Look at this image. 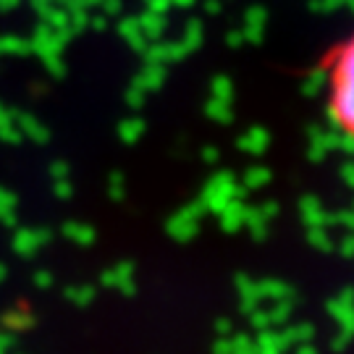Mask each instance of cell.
<instances>
[{
    "instance_id": "6da1fadb",
    "label": "cell",
    "mask_w": 354,
    "mask_h": 354,
    "mask_svg": "<svg viewBox=\"0 0 354 354\" xmlns=\"http://www.w3.org/2000/svg\"><path fill=\"white\" fill-rule=\"evenodd\" d=\"M323 71L328 82L330 118L349 140H354V35L326 55Z\"/></svg>"
}]
</instances>
